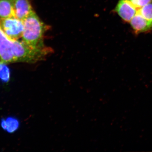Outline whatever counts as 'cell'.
<instances>
[{
  "label": "cell",
  "instance_id": "9",
  "mask_svg": "<svg viewBox=\"0 0 152 152\" xmlns=\"http://www.w3.org/2000/svg\"><path fill=\"white\" fill-rule=\"evenodd\" d=\"M1 126L4 129L10 132H13L18 129L19 124L17 120L12 118H8L6 121L2 122Z\"/></svg>",
  "mask_w": 152,
  "mask_h": 152
},
{
  "label": "cell",
  "instance_id": "2",
  "mask_svg": "<svg viewBox=\"0 0 152 152\" xmlns=\"http://www.w3.org/2000/svg\"><path fill=\"white\" fill-rule=\"evenodd\" d=\"M12 42L15 63L35 64L44 61L53 52L50 47H47L43 49L32 48L21 39L12 40Z\"/></svg>",
  "mask_w": 152,
  "mask_h": 152
},
{
  "label": "cell",
  "instance_id": "4",
  "mask_svg": "<svg viewBox=\"0 0 152 152\" xmlns=\"http://www.w3.org/2000/svg\"><path fill=\"white\" fill-rule=\"evenodd\" d=\"M15 63L12 40L9 39L0 29V64Z\"/></svg>",
  "mask_w": 152,
  "mask_h": 152
},
{
  "label": "cell",
  "instance_id": "5",
  "mask_svg": "<svg viewBox=\"0 0 152 152\" xmlns=\"http://www.w3.org/2000/svg\"><path fill=\"white\" fill-rule=\"evenodd\" d=\"M113 10L123 21L126 23H130L137 12V9L129 0H118Z\"/></svg>",
  "mask_w": 152,
  "mask_h": 152
},
{
  "label": "cell",
  "instance_id": "11",
  "mask_svg": "<svg viewBox=\"0 0 152 152\" xmlns=\"http://www.w3.org/2000/svg\"><path fill=\"white\" fill-rule=\"evenodd\" d=\"M137 9L141 8L147 4L151 2L152 0H129Z\"/></svg>",
  "mask_w": 152,
  "mask_h": 152
},
{
  "label": "cell",
  "instance_id": "6",
  "mask_svg": "<svg viewBox=\"0 0 152 152\" xmlns=\"http://www.w3.org/2000/svg\"><path fill=\"white\" fill-rule=\"evenodd\" d=\"M13 10L15 17L22 20L34 11L30 0H13Z\"/></svg>",
  "mask_w": 152,
  "mask_h": 152
},
{
  "label": "cell",
  "instance_id": "3",
  "mask_svg": "<svg viewBox=\"0 0 152 152\" xmlns=\"http://www.w3.org/2000/svg\"><path fill=\"white\" fill-rule=\"evenodd\" d=\"M0 29L10 39H20L23 31V22L15 17L0 19Z\"/></svg>",
  "mask_w": 152,
  "mask_h": 152
},
{
  "label": "cell",
  "instance_id": "1",
  "mask_svg": "<svg viewBox=\"0 0 152 152\" xmlns=\"http://www.w3.org/2000/svg\"><path fill=\"white\" fill-rule=\"evenodd\" d=\"M23 22L24 29L21 39L32 48H46L44 43V35L48 30L49 26L41 20L34 11L25 18Z\"/></svg>",
  "mask_w": 152,
  "mask_h": 152
},
{
  "label": "cell",
  "instance_id": "10",
  "mask_svg": "<svg viewBox=\"0 0 152 152\" xmlns=\"http://www.w3.org/2000/svg\"><path fill=\"white\" fill-rule=\"evenodd\" d=\"M137 12L148 20L152 22V2L139 9Z\"/></svg>",
  "mask_w": 152,
  "mask_h": 152
},
{
  "label": "cell",
  "instance_id": "8",
  "mask_svg": "<svg viewBox=\"0 0 152 152\" xmlns=\"http://www.w3.org/2000/svg\"><path fill=\"white\" fill-rule=\"evenodd\" d=\"M15 17L13 0H0V19Z\"/></svg>",
  "mask_w": 152,
  "mask_h": 152
},
{
  "label": "cell",
  "instance_id": "7",
  "mask_svg": "<svg viewBox=\"0 0 152 152\" xmlns=\"http://www.w3.org/2000/svg\"><path fill=\"white\" fill-rule=\"evenodd\" d=\"M129 23L131 27L136 34L152 31V22L145 19L137 12Z\"/></svg>",
  "mask_w": 152,
  "mask_h": 152
}]
</instances>
